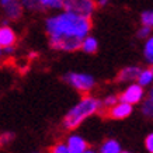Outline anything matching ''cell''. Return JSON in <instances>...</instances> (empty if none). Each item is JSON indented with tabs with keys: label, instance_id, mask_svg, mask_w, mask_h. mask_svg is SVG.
Returning <instances> with one entry per match:
<instances>
[{
	"label": "cell",
	"instance_id": "1",
	"mask_svg": "<svg viewBox=\"0 0 153 153\" xmlns=\"http://www.w3.org/2000/svg\"><path fill=\"white\" fill-rule=\"evenodd\" d=\"M91 19L72 11L59 10L45 19V33L51 49L60 52H74L80 49L84 37L91 31Z\"/></svg>",
	"mask_w": 153,
	"mask_h": 153
},
{
	"label": "cell",
	"instance_id": "2",
	"mask_svg": "<svg viewBox=\"0 0 153 153\" xmlns=\"http://www.w3.org/2000/svg\"><path fill=\"white\" fill-rule=\"evenodd\" d=\"M101 110L102 104L100 98L94 97L91 94H84L83 97L65 114L62 125L68 131L77 129L87 118L98 114Z\"/></svg>",
	"mask_w": 153,
	"mask_h": 153
},
{
	"label": "cell",
	"instance_id": "3",
	"mask_svg": "<svg viewBox=\"0 0 153 153\" xmlns=\"http://www.w3.org/2000/svg\"><path fill=\"white\" fill-rule=\"evenodd\" d=\"M63 80L76 91L83 94H90L96 87V77L93 74L82 73V72H69L63 76Z\"/></svg>",
	"mask_w": 153,
	"mask_h": 153
},
{
	"label": "cell",
	"instance_id": "4",
	"mask_svg": "<svg viewBox=\"0 0 153 153\" xmlns=\"http://www.w3.org/2000/svg\"><path fill=\"white\" fill-rule=\"evenodd\" d=\"M66 11H72L83 17L91 19L97 10L96 0H63V9Z\"/></svg>",
	"mask_w": 153,
	"mask_h": 153
},
{
	"label": "cell",
	"instance_id": "5",
	"mask_svg": "<svg viewBox=\"0 0 153 153\" xmlns=\"http://www.w3.org/2000/svg\"><path fill=\"white\" fill-rule=\"evenodd\" d=\"M146 97V91H145V87H142L138 82H132V83H128L122 91L118 94V98L120 101L128 102L131 105H136V104H140V102L145 100Z\"/></svg>",
	"mask_w": 153,
	"mask_h": 153
},
{
	"label": "cell",
	"instance_id": "6",
	"mask_svg": "<svg viewBox=\"0 0 153 153\" xmlns=\"http://www.w3.org/2000/svg\"><path fill=\"white\" fill-rule=\"evenodd\" d=\"M0 10L4 17L3 24H7L9 21H17L23 17L24 13L21 0H0Z\"/></svg>",
	"mask_w": 153,
	"mask_h": 153
},
{
	"label": "cell",
	"instance_id": "7",
	"mask_svg": "<svg viewBox=\"0 0 153 153\" xmlns=\"http://www.w3.org/2000/svg\"><path fill=\"white\" fill-rule=\"evenodd\" d=\"M105 111L108 114V117L112 118V120H125L134 112V105H131V104L124 101H118L117 104H114L111 108H108Z\"/></svg>",
	"mask_w": 153,
	"mask_h": 153
},
{
	"label": "cell",
	"instance_id": "8",
	"mask_svg": "<svg viewBox=\"0 0 153 153\" xmlns=\"http://www.w3.org/2000/svg\"><path fill=\"white\" fill-rule=\"evenodd\" d=\"M142 68L138 65H129L125 66L118 72L117 74V82L120 83H132V82H136L138 76H139Z\"/></svg>",
	"mask_w": 153,
	"mask_h": 153
},
{
	"label": "cell",
	"instance_id": "9",
	"mask_svg": "<svg viewBox=\"0 0 153 153\" xmlns=\"http://www.w3.org/2000/svg\"><path fill=\"white\" fill-rule=\"evenodd\" d=\"M17 44V34L14 28L9 24H1L0 25V47H16Z\"/></svg>",
	"mask_w": 153,
	"mask_h": 153
},
{
	"label": "cell",
	"instance_id": "10",
	"mask_svg": "<svg viewBox=\"0 0 153 153\" xmlns=\"http://www.w3.org/2000/svg\"><path fill=\"white\" fill-rule=\"evenodd\" d=\"M66 145L69 148L70 153H82L88 148V143L80 136V135H70L66 139Z\"/></svg>",
	"mask_w": 153,
	"mask_h": 153
},
{
	"label": "cell",
	"instance_id": "11",
	"mask_svg": "<svg viewBox=\"0 0 153 153\" xmlns=\"http://www.w3.org/2000/svg\"><path fill=\"white\" fill-rule=\"evenodd\" d=\"M80 49L84 52V53H88V55H93L98 51V41L97 38H94L93 35L88 34L87 37H84L82 39V44H80Z\"/></svg>",
	"mask_w": 153,
	"mask_h": 153
},
{
	"label": "cell",
	"instance_id": "12",
	"mask_svg": "<svg viewBox=\"0 0 153 153\" xmlns=\"http://www.w3.org/2000/svg\"><path fill=\"white\" fill-rule=\"evenodd\" d=\"M42 11H59L63 9V0H37Z\"/></svg>",
	"mask_w": 153,
	"mask_h": 153
},
{
	"label": "cell",
	"instance_id": "13",
	"mask_svg": "<svg viewBox=\"0 0 153 153\" xmlns=\"http://www.w3.org/2000/svg\"><path fill=\"white\" fill-rule=\"evenodd\" d=\"M121 152H122L121 145L115 139H107L100 146V153H121Z\"/></svg>",
	"mask_w": 153,
	"mask_h": 153
},
{
	"label": "cell",
	"instance_id": "14",
	"mask_svg": "<svg viewBox=\"0 0 153 153\" xmlns=\"http://www.w3.org/2000/svg\"><path fill=\"white\" fill-rule=\"evenodd\" d=\"M136 82L145 88L150 87V86L153 84V72H152V69L149 68V69H142L140 70V73H139V76H138Z\"/></svg>",
	"mask_w": 153,
	"mask_h": 153
},
{
	"label": "cell",
	"instance_id": "15",
	"mask_svg": "<svg viewBox=\"0 0 153 153\" xmlns=\"http://www.w3.org/2000/svg\"><path fill=\"white\" fill-rule=\"evenodd\" d=\"M143 58H145V60H146V63L153 65V35H150V37H148L145 39Z\"/></svg>",
	"mask_w": 153,
	"mask_h": 153
},
{
	"label": "cell",
	"instance_id": "16",
	"mask_svg": "<svg viewBox=\"0 0 153 153\" xmlns=\"http://www.w3.org/2000/svg\"><path fill=\"white\" fill-rule=\"evenodd\" d=\"M140 111L146 118L153 120V97H145V101L140 102Z\"/></svg>",
	"mask_w": 153,
	"mask_h": 153
},
{
	"label": "cell",
	"instance_id": "17",
	"mask_svg": "<svg viewBox=\"0 0 153 153\" xmlns=\"http://www.w3.org/2000/svg\"><path fill=\"white\" fill-rule=\"evenodd\" d=\"M140 24L153 28V10H145L140 14Z\"/></svg>",
	"mask_w": 153,
	"mask_h": 153
},
{
	"label": "cell",
	"instance_id": "18",
	"mask_svg": "<svg viewBox=\"0 0 153 153\" xmlns=\"http://www.w3.org/2000/svg\"><path fill=\"white\" fill-rule=\"evenodd\" d=\"M120 101V98L117 94H107L104 98H101V104H102V108L104 110H108V108H111L114 104Z\"/></svg>",
	"mask_w": 153,
	"mask_h": 153
},
{
	"label": "cell",
	"instance_id": "19",
	"mask_svg": "<svg viewBox=\"0 0 153 153\" xmlns=\"http://www.w3.org/2000/svg\"><path fill=\"white\" fill-rule=\"evenodd\" d=\"M150 35H152V28L140 24L139 30L136 31V37L139 38V39H143V41H145V39H146L148 37H150Z\"/></svg>",
	"mask_w": 153,
	"mask_h": 153
},
{
	"label": "cell",
	"instance_id": "20",
	"mask_svg": "<svg viewBox=\"0 0 153 153\" xmlns=\"http://www.w3.org/2000/svg\"><path fill=\"white\" fill-rule=\"evenodd\" d=\"M49 152L51 153H70L69 148H68V145H66V142H58V143H55L51 148Z\"/></svg>",
	"mask_w": 153,
	"mask_h": 153
},
{
	"label": "cell",
	"instance_id": "21",
	"mask_svg": "<svg viewBox=\"0 0 153 153\" xmlns=\"http://www.w3.org/2000/svg\"><path fill=\"white\" fill-rule=\"evenodd\" d=\"M145 148L148 150L149 153H153V132L146 136V139H145Z\"/></svg>",
	"mask_w": 153,
	"mask_h": 153
},
{
	"label": "cell",
	"instance_id": "22",
	"mask_svg": "<svg viewBox=\"0 0 153 153\" xmlns=\"http://www.w3.org/2000/svg\"><path fill=\"white\" fill-rule=\"evenodd\" d=\"M13 138H14V134L6 132V134L0 135V142H1V145H7V143H10V142L13 140Z\"/></svg>",
	"mask_w": 153,
	"mask_h": 153
},
{
	"label": "cell",
	"instance_id": "23",
	"mask_svg": "<svg viewBox=\"0 0 153 153\" xmlns=\"http://www.w3.org/2000/svg\"><path fill=\"white\" fill-rule=\"evenodd\" d=\"M96 3H97V7H104L110 3V0H96Z\"/></svg>",
	"mask_w": 153,
	"mask_h": 153
},
{
	"label": "cell",
	"instance_id": "24",
	"mask_svg": "<svg viewBox=\"0 0 153 153\" xmlns=\"http://www.w3.org/2000/svg\"><path fill=\"white\" fill-rule=\"evenodd\" d=\"M148 97H153V84L149 87V91H148Z\"/></svg>",
	"mask_w": 153,
	"mask_h": 153
},
{
	"label": "cell",
	"instance_id": "25",
	"mask_svg": "<svg viewBox=\"0 0 153 153\" xmlns=\"http://www.w3.org/2000/svg\"><path fill=\"white\" fill-rule=\"evenodd\" d=\"M82 153H97L96 150H93V149H90V148H87L84 152H82Z\"/></svg>",
	"mask_w": 153,
	"mask_h": 153
},
{
	"label": "cell",
	"instance_id": "26",
	"mask_svg": "<svg viewBox=\"0 0 153 153\" xmlns=\"http://www.w3.org/2000/svg\"><path fill=\"white\" fill-rule=\"evenodd\" d=\"M3 55H4V51H3V47H0V59L3 58Z\"/></svg>",
	"mask_w": 153,
	"mask_h": 153
},
{
	"label": "cell",
	"instance_id": "27",
	"mask_svg": "<svg viewBox=\"0 0 153 153\" xmlns=\"http://www.w3.org/2000/svg\"><path fill=\"white\" fill-rule=\"evenodd\" d=\"M150 69H152V72H153V65H150Z\"/></svg>",
	"mask_w": 153,
	"mask_h": 153
},
{
	"label": "cell",
	"instance_id": "28",
	"mask_svg": "<svg viewBox=\"0 0 153 153\" xmlns=\"http://www.w3.org/2000/svg\"><path fill=\"white\" fill-rule=\"evenodd\" d=\"M121 153H129V152H121Z\"/></svg>",
	"mask_w": 153,
	"mask_h": 153
},
{
	"label": "cell",
	"instance_id": "29",
	"mask_svg": "<svg viewBox=\"0 0 153 153\" xmlns=\"http://www.w3.org/2000/svg\"><path fill=\"white\" fill-rule=\"evenodd\" d=\"M0 148H1V142H0Z\"/></svg>",
	"mask_w": 153,
	"mask_h": 153
}]
</instances>
